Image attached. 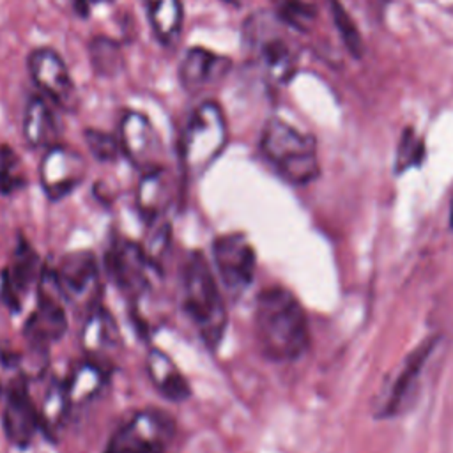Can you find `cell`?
<instances>
[{
  "instance_id": "cell-1",
  "label": "cell",
  "mask_w": 453,
  "mask_h": 453,
  "mask_svg": "<svg viewBox=\"0 0 453 453\" xmlns=\"http://www.w3.org/2000/svg\"><path fill=\"white\" fill-rule=\"evenodd\" d=\"M253 326L258 349L269 361H296L310 347L306 313L285 287H265L257 296Z\"/></svg>"
},
{
  "instance_id": "cell-2",
  "label": "cell",
  "mask_w": 453,
  "mask_h": 453,
  "mask_svg": "<svg viewBox=\"0 0 453 453\" xmlns=\"http://www.w3.org/2000/svg\"><path fill=\"white\" fill-rule=\"evenodd\" d=\"M182 301L205 347L216 349L225 336L228 313L216 276L200 251L189 253L184 264Z\"/></svg>"
},
{
  "instance_id": "cell-3",
  "label": "cell",
  "mask_w": 453,
  "mask_h": 453,
  "mask_svg": "<svg viewBox=\"0 0 453 453\" xmlns=\"http://www.w3.org/2000/svg\"><path fill=\"white\" fill-rule=\"evenodd\" d=\"M260 152L276 173L294 186L310 184L320 173L315 138L283 119L271 117L264 124Z\"/></svg>"
},
{
  "instance_id": "cell-4",
  "label": "cell",
  "mask_w": 453,
  "mask_h": 453,
  "mask_svg": "<svg viewBox=\"0 0 453 453\" xmlns=\"http://www.w3.org/2000/svg\"><path fill=\"white\" fill-rule=\"evenodd\" d=\"M280 16L255 12L244 23V44L273 83H287L297 71V48Z\"/></svg>"
},
{
  "instance_id": "cell-5",
  "label": "cell",
  "mask_w": 453,
  "mask_h": 453,
  "mask_svg": "<svg viewBox=\"0 0 453 453\" xmlns=\"http://www.w3.org/2000/svg\"><path fill=\"white\" fill-rule=\"evenodd\" d=\"M228 143V124L223 108L216 101L200 103L188 119L180 142L179 156L188 177L196 179L223 154Z\"/></svg>"
},
{
  "instance_id": "cell-6",
  "label": "cell",
  "mask_w": 453,
  "mask_h": 453,
  "mask_svg": "<svg viewBox=\"0 0 453 453\" xmlns=\"http://www.w3.org/2000/svg\"><path fill=\"white\" fill-rule=\"evenodd\" d=\"M173 437L175 421L168 412L143 409L111 434L104 453H166Z\"/></svg>"
},
{
  "instance_id": "cell-7",
  "label": "cell",
  "mask_w": 453,
  "mask_h": 453,
  "mask_svg": "<svg viewBox=\"0 0 453 453\" xmlns=\"http://www.w3.org/2000/svg\"><path fill=\"white\" fill-rule=\"evenodd\" d=\"M64 303L65 299L58 288L53 267H42L41 280L37 281V306L23 326V336L35 352H44L48 345L65 334L67 317Z\"/></svg>"
},
{
  "instance_id": "cell-8",
  "label": "cell",
  "mask_w": 453,
  "mask_h": 453,
  "mask_svg": "<svg viewBox=\"0 0 453 453\" xmlns=\"http://www.w3.org/2000/svg\"><path fill=\"white\" fill-rule=\"evenodd\" d=\"M58 288L74 310L88 315L101 306L103 283L96 257L90 251H71L53 267Z\"/></svg>"
},
{
  "instance_id": "cell-9",
  "label": "cell",
  "mask_w": 453,
  "mask_h": 453,
  "mask_svg": "<svg viewBox=\"0 0 453 453\" xmlns=\"http://www.w3.org/2000/svg\"><path fill=\"white\" fill-rule=\"evenodd\" d=\"M106 273L131 301H138L152 287V274L159 265L142 244L127 239L115 241L104 257Z\"/></svg>"
},
{
  "instance_id": "cell-10",
  "label": "cell",
  "mask_w": 453,
  "mask_h": 453,
  "mask_svg": "<svg viewBox=\"0 0 453 453\" xmlns=\"http://www.w3.org/2000/svg\"><path fill=\"white\" fill-rule=\"evenodd\" d=\"M212 260L221 285L232 297H239L253 283L257 253L244 234L218 235L212 241Z\"/></svg>"
},
{
  "instance_id": "cell-11",
  "label": "cell",
  "mask_w": 453,
  "mask_h": 453,
  "mask_svg": "<svg viewBox=\"0 0 453 453\" xmlns=\"http://www.w3.org/2000/svg\"><path fill=\"white\" fill-rule=\"evenodd\" d=\"M28 73L42 96L64 110L78 103L74 81L62 57L51 48H35L28 55Z\"/></svg>"
},
{
  "instance_id": "cell-12",
  "label": "cell",
  "mask_w": 453,
  "mask_h": 453,
  "mask_svg": "<svg viewBox=\"0 0 453 453\" xmlns=\"http://www.w3.org/2000/svg\"><path fill=\"white\" fill-rule=\"evenodd\" d=\"M87 163L83 156L62 143L46 149L39 165V180L50 200L71 195L85 179Z\"/></svg>"
},
{
  "instance_id": "cell-13",
  "label": "cell",
  "mask_w": 453,
  "mask_h": 453,
  "mask_svg": "<svg viewBox=\"0 0 453 453\" xmlns=\"http://www.w3.org/2000/svg\"><path fill=\"white\" fill-rule=\"evenodd\" d=\"M122 149V156H126L133 166L140 172L152 170L156 166H163L159 161L161 156V142L152 126V122L136 110H124L119 120V134H117Z\"/></svg>"
},
{
  "instance_id": "cell-14",
  "label": "cell",
  "mask_w": 453,
  "mask_h": 453,
  "mask_svg": "<svg viewBox=\"0 0 453 453\" xmlns=\"http://www.w3.org/2000/svg\"><path fill=\"white\" fill-rule=\"evenodd\" d=\"M2 423L5 437L16 448L30 446L35 434L41 430L39 409L30 396L28 384L23 375L12 379L7 386Z\"/></svg>"
},
{
  "instance_id": "cell-15",
  "label": "cell",
  "mask_w": 453,
  "mask_h": 453,
  "mask_svg": "<svg viewBox=\"0 0 453 453\" xmlns=\"http://www.w3.org/2000/svg\"><path fill=\"white\" fill-rule=\"evenodd\" d=\"M42 267H39V257L30 242L19 235L16 250L9 265L4 267L0 276V299L11 311H19L28 292L41 280Z\"/></svg>"
},
{
  "instance_id": "cell-16",
  "label": "cell",
  "mask_w": 453,
  "mask_h": 453,
  "mask_svg": "<svg viewBox=\"0 0 453 453\" xmlns=\"http://www.w3.org/2000/svg\"><path fill=\"white\" fill-rule=\"evenodd\" d=\"M435 345H437V336H430V338L423 340L407 356V359L403 361V365L400 366V370L396 373L393 386L389 388L384 405L380 407V412H379L380 418H393V416L400 414L403 409H407L412 395L416 393L423 368H425L426 361L430 359L432 352L435 350Z\"/></svg>"
},
{
  "instance_id": "cell-17",
  "label": "cell",
  "mask_w": 453,
  "mask_h": 453,
  "mask_svg": "<svg viewBox=\"0 0 453 453\" xmlns=\"http://www.w3.org/2000/svg\"><path fill=\"white\" fill-rule=\"evenodd\" d=\"M173 198L175 182L165 166L142 172L136 188V207L149 226L168 223L166 214L173 203Z\"/></svg>"
},
{
  "instance_id": "cell-18",
  "label": "cell",
  "mask_w": 453,
  "mask_h": 453,
  "mask_svg": "<svg viewBox=\"0 0 453 453\" xmlns=\"http://www.w3.org/2000/svg\"><path fill=\"white\" fill-rule=\"evenodd\" d=\"M230 65L232 62L226 57L207 48L195 46L186 51L179 65V80L188 92L196 94L214 83H219L226 76Z\"/></svg>"
},
{
  "instance_id": "cell-19",
  "label": "cell",
  "mask_w": 453,
  "mask_h": 453,
  "mask_svg": "<svg viewBox=\"0 0 453 453\" xmlns=\"http://www.w3.org/2000/svg\"><path fill=\"white\" fill-rule=\"evenodd\" d=\"M80 343L88 357L106 361L108 354L120 345V331L113 315L103 306L85 315Z\"/></svg>"
},
{
  "instance_id": "cell-20",
  "label": "cell",
  "mask_w": 453,
  "mask_h": 453,
  "mask_svg": "<svg viewBox=\"0 0 453 453\" xmlns=\"http://www.w3.org/2000/svg\"><path fill=\"white\" fill-rule=\"evenodd\" d=\"M145 368L152 386L163 398L170 402H184L189 398V382L166 352L152 347L147 352Z\"/></svg>"
},
{
  "instance_id": "cell-21",
  "label": "cell",
  "mask_w": 453,
  "mask_h": 453,
  "mask_svg": "<svg viewBox=\"0 0 453 453\" xmlns=\"http://www.w3.org/2000/svg\"><path fill=\"white\" fill-rule=\"evenodd\" d=\"M23 136L34 149H50L58 142V122L50 106V101L41 96H32L25 106Z\"/></svg>"
},
{
  "instance_id": "cell-22",
  "label": "cell",
  "mask_w": 453,
  "mask_h": 453,
  "mask_svg": "<svg viewBox=\"0 0 453 453\" xmlns=\"http://www.w3.org/2000/svg\"><path fill=\"white\" fill-rule=\"evenodd\" d=\"M108 382V370L104 361L85 357L74 365L69 377L64 380L71 405H83L94 400Z\"/></svg>"
},
{
  "instance_id": "cell-23",
  "label": "cell",
  "mask_w": 453,
  "mask_h": 453,
  "mask_svg": "<svg viewBox=\"0 0 453 453\" xmlns=\"http://www.w3.org/2000/svg\"><path fill=\"white\" fill-rule=\"evenodd\" d=\"M147 19L157 41L165 46H172L179 41L184 21V9L180 0H142Z\"/></svg>"
},
{
  "instance_id": "cell-24",
  "label": "cell",
  "mask_w": 453,
  "mask_h": 453,
  "mask_svg": "<svg viewBox=\"0 0 453 453\" xmlns=\"http://www.w3.org/2000/svg\"><path fill=\"white\" fill-rule=\"evenodd\" d=\"M71 409L73 405L67 396L64 380H51L48 389L44 391V398L39 407L41 430L46 434V437L50 439L55 437V434L64 425Z\"/></svg>"
},
{
  "instance_id": "cell-25",
  "label": "cell",
  "mask_w": 453,
  "mask_h": 453,
  "mask_svg": "<svg viewBox=\"0 0 453 453\" xmlns=\"http://www.w3.org/2000/svg\"><path fill=\"white\" fill-rule=\"evenodd\" d=\"M90 62L97 74L113 76L120 73L124 57L119 42L108 37H96L90 41Z\"/></svg>"
},
{
  "instance_id": "cell-26",
  "label": "cell",
  "mask_w": 453,
  "mask_h": 453,
  "mask_svg": "<svg viewBox=\"0 0 453 453\" xmlns=\"http://www.w3.org/2000/svg\"><path fill=\"white\" fill-rule=\"evenodd\" d=\"M27 179L23 165L12 147L0 145V195L9 196L25 188Z\"/></svg>"
},
{
  "instance_id": "cell-27",
  "label": "cell",
  "mask_w": 453,
  "mask_h": 453,
  "mask_svg": "<svg viewBox=\"0 0 453 453\" xmlns=\"http://www.w3.org/2000/svg\"><path fill=\"white\" fill-rule=\"evenodd\" d=\"M423 157H425L423 140L412 129H405L398 142V150H396V157H395V172L403 173L409 168H416L423 163Z\"/></svg>"
},
{
  "instance_id": "cell-28",
  "label": "cell",
  "mask_w": 453,
  "mask_h": 453,
  "mask_svg": "<svg viewBox=\"0 0 453 453\" xmlns=\"http://www.w3.org/2000/svg\"><path fill=\"white\" fill-rule=\"evenodd\" d=\"M83 136H85V143H87L90 154L97 161L110 163V161H115L122 154L119 138L110 134V133H106V131L88 127V129H85Z\"/></svg>"
},
{
  "instance_id": "cell-29",
  "label": "cell",
  "mask_w": 453,
  "mask_h": 453,
  "mask_svg": "<svg viewBox=\"0 0 453 453\" xmlns=\"http://www.w3.org/2000/svg\"><path fill=\"white\" fill-rule=\"evenodd\" d=\"M449 228L453 230V195H451V202H449Z\"/></svg>"
},
{
  "instance_id": "cell-30",
  "label": "cell",
  "mask_w": 453,
  "mask_h": 453,
  "mask_svg": "<svg viewBox=\"0 0 453 453\" xmlns=\"http://www.w3.org/2000/svg\"><path fill=\"white\" fill-rule=\"evenodd\" d=\"M225 2H228V4H234V5H241V4H242V0H225Z\"/></svg>"
},
{
  "instance_id": "cell-31",
  "label": "cell",
  "mask_w": 453,
  "mask_h": 453,
  "mask_svg": "<svg viewBox=\"0 0 453 453\" xmlns=\"http://www.w3.org/2000/svg\"><path fill=\"white\" fill-rule=\"evenodd\" d=\"M92 4H99V2H108V0H90Z\"/></svg>"
},
{
  "instance_id": "cell-32",
  "label": "cell",
  "mask_w": 453,
  "mask_h": 453,
  "mask_svg": "<svg viewBox=\"0 0 453 453\" xmlns=\"http://www.w3.org/2000/svg\"><path fill=\"white\" fill-rule=\"evenodd\" d=\"M0 393H2V384H0Z\"/></svg>"
}]
</instances>
